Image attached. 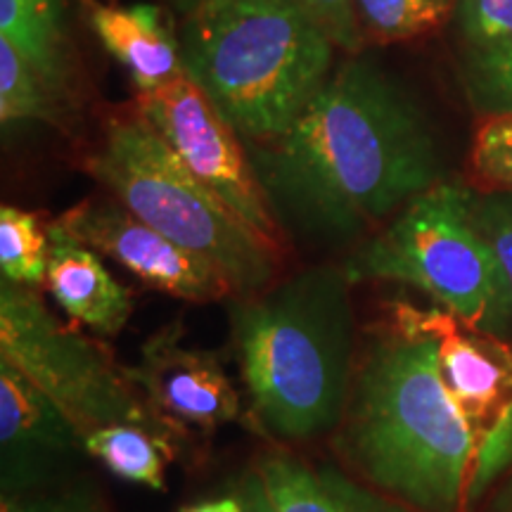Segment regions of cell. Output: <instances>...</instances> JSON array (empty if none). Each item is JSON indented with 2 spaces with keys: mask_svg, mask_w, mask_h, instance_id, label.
Masks as SVG:
<instances>
[{
  "mask_svg": "<svg viewBox=\"0 0 512 512\" xmlns=\"http://www.w3.org/2000/svg\"><path fill=\"white\" fill-rule=\"evenodd\" d=\"M247 152L280 230L313 245L366 240L441 181L418 100L363 53L339 64L287 136Z\"/></svg>",
  "mask_w": 512,
  "mask_h": 512,
  "instance_id": "cell-1",
  "label": "cell"
},
{
  "mask_svg": "<svg viewBox=\"0 0 512 512\" xmlns=\"http://www.w3.org/2000/svg\"><path fill=\"white\" fill-rule=\"evenodd\" d=\"M389 313L356 361L335 451L361 482L415 512H472L475 446L441 382L437 344L408 302Z\"/></svg>",
  "mask_w": 512,
  "mask_h": 512,
  "instance_id": "cell-2",
  "label": "cell"
},
{
  "mask_svg": "<svg viewBox=\"0 0 512 512\" xmlns=\"http://www.w3.org/2000/svg\"><path fill=\"white\" fill-rule=\"evenodd\" d=\"M252 415L273 439L335 434L354 380V306L344 266H316L230 309Z\"/></svg>",
  "mask_w": 512,
  "mask_h": 512,
  "instance_id": "cell-3",
  "label": "cell"
},
{
  "mask_svg": "<svg viewBox=\"0 0 512 512\" xmlns=\"http://www.w3.org/2000/svg\"><path fill=\"white\" fill-rule=\"evenodd\" d=\"M178 36L185 74L249 147L290 133L337 50L297 0H204Z\"/></svg>",
  "mask_w": 512,
  "mask_h": 512,
  "instance_id": "cell-4",
  "label": "cell"
},
{
  "mask_svg": "<svg viewBox=\"0 0 512 512\" xmlns=\"http://www.w3.org/2000/svg\"><path fill=\"white\" fill-rule=\"evenodd\" d=\"M86 171L140 221L219 268L238 297L273 285L280 247L197 181L136 110L107 124Z\"/></svg>",
  "mask_w": 512,
  "mask_h": 512,
  "instance_id": "cell-5",
  "label": "cell"
},
{
  "mask_svg": "<svg viewBox=\"0 0 512 512\" xmlns=\"http://www.w3.org/2000/svg\"><path fill=\"white\" fill-rule=\"evenodd\" d=\"M472 192L451 181L420 192L349 256L351 283L418 287L465 325L512 342V287L472 219Z\"/></svg>",
  "mask_w": 512,
  "mask_h": 512,
  "instance_id": "cell-6",
  "label": "cell"
},
{
  "mask_svg": "<svg viewBox=\"0 0 512 512\" xmlns=\"http://www.w3.org/2000/svg\"><path fill=\"white\" fill-rule=\"evenodd\" d=\"M0 361L53 399L83 437L107 425L150 427L166 437L176 432L140 399L100 344L48 311L36 287L0 283Z\"/></svg>",
  "mask_w": 512,
  "mask_h": 512,
  "instance_id": "cell-7",
  "label": "cell"
},
{
  "mask_svg": "<svg viewBox=\"0 0 512 512\" xmlns=\"http://www.w3.org/2000/svg\"><path fill=\"white\" fill-rule=\"evenodd\" d=\"M413 318L437 344L444 387L475 446V505L512 470V344L451 313L418 309Z\"/></svg>",
  "mask_w": 512,
  "mask_h": 512,
  "instance_id": "cell-8",
  "label": "cell"
},
{
  "mask_svg": "<svg viewBox=\"0 0 512 512\" xmlns=\"http://www.w3.org/2000/svg\"><path fill=\"white\" fill-rule=\"evenodd\" d=\"M136 112L169 143L197 181L219 195L261 238L280 247L283 230L273 219L238 131L188 74L138 95Z\"/></svg>",
  "mask_w": 512,
  "mask_h": 512,
  "instance_id": "cell-9",
  "label": "cell"
},
{
  "mask_svg": "<svg viewBox=\"0 0 512 512\" xmlns=\"http://www.w3.org/2000/svg\"><path fill=\"white\" fill-rule=\"evenodd\" d=\"M55 223L83 245L110 256L150 290L192 304L221 302L235 294L219 268L164 238L112 195L74 204Z\"/></svg>",
  "mask_w": 512,
  "mask_h": 512,
  "instance_id": "cell-10",
  "label": "cell"
},
{
  "mask_svg": "<svg viewBox=\"0 0 512 512\" xmlns=\"http://www.w3.org/2000/svg\"><path fill=\"white\" fill-rule=\"evenodd\" d=\"M121 373L171 430L214 432L242 420V399L219 356L185 347L183 325L171 323L145 339L138 361Z\"/></svg>",
  "mask_w": 512,
  "mask_h": 512,
  "instance_id": "cell-11",
  "label": "cell"
},
{
  "mask_svg": "<svg viewBox=\"0 0 512 512\" xmlns=\"http://www.w3.org/2000/svg\"><path fill=\"white\" fill-rule=\"evenodd\" d=\"M86 456L83 434L53 399L0 361V491L48 489Z\"/></svg>",
  "mask_w": 512,
  "mask_h": 512,
  "instance_id": "cell-12",
  "label": "cell"
},
{
  "mask_svg": "<svg viewBox=\"0 0 512 512\" xmlns=\"http://www.w3.org/2000/svg\"><path fill=\"white\" fill-rule=\"evenodd\" d=\"M88 27L133 81L138 95L152 93L185 74L181 36L159 5H121L79 0Z\"/></svg>",
  "mask_w": 512,
  "mask_h": 512,
  "instance_id": "cell-13",
  "label": "cell"
},
{
  "mask_svg": "<svg viewBox=\"0 0 512 512\" xmlns=\"http://www.w3.org/2000/svg\"><path fill=\"white\" fill-rule=\"evenodd\" d=\"M50 254L46 287L55 304L74 323L100 337H114L126 328L133 313V297L102 264L100 254L48 223Z\"/></svg>",
  "mask_w": 512,
  "mask_h": 512,
  "instance_id": "cell-14",
  "label": "cell"
},
{
  "mask_svg": "<svg viewBox=\"0 0 512 512\" xmlns=\"http://www.w3.org/2000/svg\"><path fill=\"white\" fill-rule=\"evenodd\" d=\"M273 512H415L339 467L271 453L256 465Z\"/></svg>",
  "mask_w": 512,
  "mask_h": 512,
  "instance_id": "cell-15",
  "label": "cell"
},
{
  "mask_svg": "<svg viewBox=\"0 0 512 512\" xmlns=\"http://www.w3.org/2000/svg\"><path fill=\"white\" fill-rule=\"evenodd\" d=\"M0 38L15 46L57 91L74 98L76 57L62 0H0Z\"/></svg>",
  "mask_w": 512,
  "mask_h": 512,
  "instance_id": "cell-16",
  "label": "cell"
},
{
  "mask_svg": "<svg viewBox=\"0 0 512 512\" xmlns=\"http://www.w3.org/2000/svg\"><path fill=\"white\" fill-rule=\"evenodd\" d=\"M83 448L121 482L166 491V465L174 458L166 434L140 425H107L88 432Z\"/></svg>",
  "mask_w": 512,
  "mask_h": 512,
  "instance_id": "cell-17",
  "label": "cell"
},
{
  "mask_svg": "<svg viewBox=\"0 0 512 512\" xmlns=\"http://www.w3.org/2000/svg\"><path fill=\"white\" fill-rule=\"evenodd\" d=\"M74 117V98L57 91L15 46L0 38V124L15 131L24 124L64 128Z\"/></svg>",
  "mask_w": 512,
  "mask_h": 512,
  "instance_id": "cell-18",
  "label": "cell"
},
{
  "mask_svg": "<svg viewBox=\"0 0 512 512\" xmlns=\"http://www.w3.org/2000/svg\"><path fill=\"white\" fill-rule=\"evenodd\" d=\"M458 0H356L366 46H394L439 31Z\"/></svg>",
  "mask_w": 512,
  "mask_h": 512,
  "instance_id": "cell-19",
  "label": "cell"
},
{
  "mask_svg": "<svg viewBox=\"0 0 512 512\" xmlns=\"http://www.w3.org/2000/svg\"><path fill=\"white\" fill-rule=\"evenodd\" d=\"M50 238L38 214L3 204L0 207V275L8 283L38 287L48 275Z\"/></svg>",
  "mask_w": 512,
  "mask_h": 512,
  "instance_id": "cell-20",
  "label": "cell"
},
{
  "mask_svg": "<svg viewBox=\"0 0 512 512\" xmlns=\"http://www.w3.org/2000/svg\"><path fill=\"white\" fill-rule=\"evenodd\" d=\"M460 79L479 112L512 114V46H465Z\"/></svg>",
  "mask_w": 512,
  "mask_h": 512,
  "instance_id": "cell-21",
  "label": "cell"
},
{
  "mask_svg": "<svg viewBox=\"0 0 512 512\" xmlns=\"http://www.w3.org/2000/svg\"><path fill=\"white\" fill-rule=\"evenodd\" d=\"M470 169L484 192H512V114H482L475 126Z\"/></svg>",
  "mask_w": 512,
  "mask_h": 512,
  "instance_id": "cell-22",
  "label": "cell"
},
{
  "mask_svg": "<svg viewBox=\"0 0 512 512\" xmlns=\"http://www.w3.org/2000/svg\"><path fill=\"white\" fill-rule=\"evenodd\" d=\"M453 17L465 46H512V0H458Z\"/></svg>",
  "mask_w": 512,
  "mask_h": 512,
  "instance_id": "cell-23",
  "label": "cell"
},
{
  "mask_svg": "<svg viewBox=\"0 0 512 512\" xmlns=\"http://www.w3.org/2000/svg\"><path fill=\"white\" fill-rule=\"evenodd\" d=\"M0 512H110L100 494L86 484H57L48 489L0 496Z\"/></svg>",
  "mask_w": 512,
  "mask_h": 512,
  "instance_id": "cell-24",
  "label": "cell"
},
{
  "mask_svg": "<svg viewBox=\"0 0 512 512\" xmlns=\"http://www.w3.org/2000/svg\"><path fill=\"white\" fill-rule=\"evenodd\" d=\"M472 219L494 247L512 287V192H484L472 195Z\"/></svg>",
  "mask_w": 512,
  "mask_h": 512,
  "instance_id": "cell-25",
  "label": "cell"
},
{
  "mask_svg": "<svg viewBox=\"0 0 512 512\" xmlns=\"http://www.w3.org/2000/svg\"><path fill=\"white\" fill-rule=\"evenodd\" d=\"M320 31L330 38L332 46L342 53L361 55L366 50L361 24L356 15V0H297Z\"/></svg>",
  "mask_w": 512,
  "mask_h": 512,
  "instance_id": "cell-26",
  "label": "cell"
},
{
  "mask_svg": "<svg viewBox=\"0 0 512 512\" xmlns=\"http://www.w3.org/2000/svg\"><path fill=\"white\" fill-rule=\"evenodd\" d=\"M181 512H252L249 510L247 498L238 491V496H221V498H209V501L192 503L181 508Z\"/></svg>",
  "mask_w": 512,
  "mask_h": 512,
  "instance_id": "cell-27",
  "label": "cell"
},
{
  "mask_svg": "<svg viewBox=\"0 0 512 512\" xmlns=\"http://www.w3.org/2000/svg\"><path fill=\"white\" fill-rule=\"evenodd\" d=\"M240 491H242V496L247 498L249 510L252 512H273L271 503H268V498H266L264 486H261V482H259V475H249L245 482H242Z\"/></svg>",
  "mask_w": 512,
  "mask_h": 512,
  "instance_id": "cell-28",
  "label": "cell"
},
{
  "mask_svg": "<svg viewBox=\"0 0 512 512\" xmlns=\"http://www.w3.org/2000/svg\"><path fill=\"white\" fill-rule=\"evenodd\" d=\"M491 512H512V470L508 472V479H505L501 489L491 503Z\"/></svg>",
  "mask_w": 512,
  "mask_h": 512,
  "instance_id": "cell-29",
  "label": "cell"
},
{
  "mask_svg": "<svg viewBox=\"0 0 512 512\" xmlns=\"http://www.w3.org/2000/svg\"><path fill=\"white\" fill-rule=\"evenodd\" d=\"M169 3H171V8H174L176 15H181V19H183L185 15H190L197 5H202L204 0H169Z\"/></svg>",
  "mask_w": 512,
  "mask_h": 512,
  "instance_id": "cell-30",
  "label": "cell"
}]
</instances>
